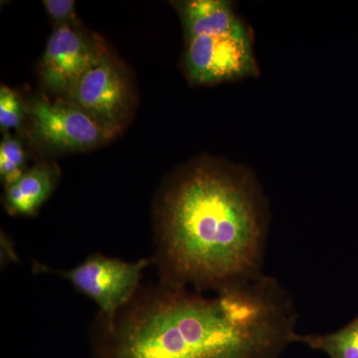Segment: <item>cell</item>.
Returning a JSON list of instances; mask_svg holds the SVG:
<instances>
[{
    "label": "cell",
    "instance_id": "6da1fadb",
    "mask_svg": "<svg viewBox=\"0 0 358 358\" xmlns=\"http://www.w3.org/2000/svg\"><path fill=\"white\" fill-rule=\"evenodd\" d=\"M294 326L289 301L266 278L213 298L159 282L141 287L112 320L96 315L92 358H277Z\"/></svg>",
    "mask_w": 358,
    "mask_h": 358
},
{
    "label": "cell",
    "instance_id": "7a4b0ae2",
    "mask_svg": "<svg viewBox=\"0 0 358 358\" xmlns=\"http://www.w3.org/2000/svg\"><path fill=\"white\" fill-rule=\"evenodd\" d=\"M263 236L262 205L251 176L202 159L160 190L152 262L162 284L220 292L253 279Z\"/></svg>",
    "mask_w": 358,
    "mask_h": 358
},
{
    "label": "cell",
    "instance_id": "3957f363",
    "mask_svg": "<svg viewBox=\"0 0 358 358\" xmlns=\"http://www.w3.org/2000/svg\"><path fill=\"white\" fill-rule=\"evenodd\" d=\"M152 258L127 262L121 259L93 254L70 270H57L35 262V272L64 278L78 292L98 306L106 320H112L133 300L141 289L143 271Z\"/></svg>",
    "mask_w": 358,
    "mask_h": 358
},
{
    "label": "cell",
    "instance_id": "277c9868",
    "mask_svg": "<svg viewBox=\"0 0 358 358\" xmlns=\"http://www.w3.org/2000/svg\"><path fill=\"white\" fill-rule=\"evenodd\" d=\"M185 69L200 86L258 76L253 35L246 23L236 29L185 38Z\"/></svg>",
    "mask_w": 358,
    "mask_h": 358
},
{
    "label": "cell",
    "instance_id": "5b68a950",
    "mask_svg": "<svg viewBox=\"0 0 358 358\" xmlns=\"http://www.w3.org/2000/svg\"><path fill=\"white\" fill-rule=\"evenodd\" d=\"M32 131L42 145L56 152H76L103 145L115 134L70 101L36 98L29 108Z\"/></svg>",
    "mask_w": 358,
    "mask_h": 358
},
{
    "label": "cell",
    "instance_id": "8992f818",
    "mask_svg": "<svg viewBox=\"0 0 358 358\" xmlns=\"http://www.w3.org/2000/svg\"><path fill=\"white\" fill-rule=\"evenodd\" d=\"M66 96L114 134L121 131L131 109L128 78L108 54L87 71Z\"/></svg>",
    "mask_w": 358,
    "mask_h": 358
},
{
    "label": "cell",
    "instance_id": "52a82bcc",
    "mask_svg": "<svg viewBox=\"0 0 358 358\" xmlns=\"http://www.w3.org/2000/svg\"><path fill=\"white\" fill-rule=\"evenodd\" d=\"M107 54L102 45L75 25L56 27L40 62V76L51 93L67 95L85 73Z\"/></svg>",
    "mask_w": 358,
    "mask_h": 358
},
{
    "label": "cell",
    "instance_id": "ba28073f",
    "mask_svg": "<svg viewBox=\"0 0 358 358\" xmlns=\"http://www.w3.org/2000/svg\"><path fill=\"white\" fill-rule=\"evenodd\" d=\"M180 16L185 38L236 29L244 24L227 0H185L173 2Z\"/></svg>",
    "mask_w": 358,
    "mask_h": 358
},
{
    "label": "cell",
    "instance_id": "9c48e42d",
    "mask_svg": "<svg viewBox=\"0 0 358 358\" xmlns=\"http://www.w3.org/2000/svg\"><path fill=\"white\" fill-rule=\"evenodd\" d=\"M59 173L49 164H38L13 185L6 186L4 207L11 215H34L51 196Z\"/></svg>",
    "mask_w": 358,
    "mask_h": 358
},
{
    "label": "cell",
    "instance_id": "30bf717a",
    "mask_svg": "<svg viewBox=\"0 0 358 358\" xmlns=\"http://www.w3.org/2000/svg\"><path fill=\"white\" fill-rule=\"evenodd\" d=\"M296 341L322 350L331 358H358V317L334 333L303 336L296 334Z\"/></svg>",
    "mask_w": 358,
    "mask_h": 358
},
{
    "label": "cell",
    "instance_id": "8fae6325",
    "mask_svg": "<svg viewBox=\"0 0 358 358\" xmlns=\"http://www.w3.org/2000/svg\"><path fill=\"white\" fill-rule=\"evenodd\" d=\"M25 152L20 138L6 134L0 143V176L6 186L26 173Z\"/></svg>",
    "mask_w": 358,
    "mask_h": 358
},
{
    "label": "cell",
    "instance_id": "7c38bea8",
    "mask_svg": "<svg viewBox=\"0 0 358 358\" xmlns=\"http://www.w3.org/2000/svg\"><path fill=\"white\" fill-rule=\"evenodd\" d=\"M26 107L15 91L2 85L0 88V128L2 131L17 129L22 124Z\"/></svg>",
    "mask_w": 358,
    "mask_h": 358
},
{
    "label": "cell",
    "instance_id": "4fadbf2b",
    "mask_svg": "<svg viewBox=\"0 0 358 358\" xmlns=\"http://www.w3.org/2000/svg\"><path fill=\"white\" fill-rule=\"evenodd\" d=\"M43 6L56 27L76 24L74 0H44Z\"/></svg>",
    "mask_w": 358,
    "mask_h": 358
}]
</instances>
